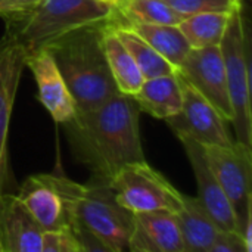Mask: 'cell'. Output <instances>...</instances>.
Segmentation results:
<instances>
[{"mask_svg": "<svg viewBox=\"0 0 252 252\" xmlns=\"http://www.w3.org/2000/svg\"><path fill=\"white\" fill-rule=\"evenodd\" d=\"M103 50L118 92L133 96L145 78L133 56L117 37L111 25H106L103 30Z\"/></svg>", "mask_w": 252, "mask_h": 252, "instance_id": "ac0fdd59", "label": "cell"}, {"mask_svg": "<svg viewBox=\"0 0 252 252\" xmlns=\"http://www.w3.org/2000/svg\"><path fill=\"white\" fill-rule=\"evenodd\" d=\"M27 66L31 69L38 100L58 124L68 123L75 115V103L47 49H40L27 56Z\"/></svg>", "mask_w": 252, "mask_h": 252, "instance_id": "7c38bea8", "label": "cell"}, {"mask_svg": "<svg viewBox=\"0 0 252 252\" xmlns=\"http://www.w3.org/2000/svg\"><path fill=\"white\" fill-rule=\"evenodd\" d=\"M139 109L159 120L176 115L182 108V84L177 71L173 74L145 78L131 96Z\"/></svg>", "mask_w": 252, "mask_h": 252, "instance_id": "2e32d148", "label": "cell"}, {"mask_svg": "<svg viewBox=\"0 0 252 252\" xmlns=\"http://www.w3.org/2000/svg\"><path fill=\"white\" fill-rule=\"evenodd\" d=\"M77 183L61 173L30 176L16 196L28 208L43 230L71 226L72 196Z\"/></svg>", "mask_w": 252, "mask_h": 252, "instance_id": "ba28073f", "label": "cell"}, {"mask_svg": "<svg viewBox=\"0 0 252 252\" xmlns=\"http://www.w3.org/2000/svg\"><path fill=\"white\" fill-rule=\"evenodd\" d=\"M124 25L130 27L136 34H139L162 58H165L176 69L180 66V63L185 61V58L192 49L186 37L180 31L179 25L139 24V22H128Z\"/></svg>", "mask_w": 252, "mask_h": 252, "instance_id": "d6986e66", "label": "cell"}, {"mask_svg": "<svg viewBox=\"0 0 252 252\" xmlns=\"http://www.w3.org/2000/svg\"><path fill=\"white\" fill-rule=\"evenodd\" d=\"M140 112L136 100L123 93L90 111L77 112L62 124L74 159L93 176L108 180L123 165L146 159L140 140Z\"/></svg>", "mask_w": 252, "mask_h": 252, "instance_id": "6da1fadb", "label": "cell"}, {"mask_svg": "<svg viewBox=\"0 0 252 252\" xmlns=\"http://www.w3.org/2000/svg\"><path fill=\"white\" fill-rule=\"evenodd\" d=\"M4 21V37L31 55L69 32L117 25L123 18L115 0H38L30 10Z\"/></svg>", "mask_w": 252, "mask_h": 252, "instance_id": "7a4b0ae2", "label": "cell"}, {"mask_svg": "<svg viewBox=\"0 0 252 252\" xmlns=\"http://www.w3.org/2000/svg\"><path fill=\"white\" fill-rule=\"evenodd\" d=\"M111 27L115 31L117 37L123 41V44L127 47V50L133 56L143 78H152V77H158V75L173 74L177 71L165 58H162L149 43H146L130 27H127L124 24H117V25H111Z\"/></svg>", "mask_w": 252, "mask_h": 252, "instance_id": "ffe728a7", "label": "cell"}, {"mask_svg": "<svg viewBox=\"0 0 252 252\" xmlns=\"http://www.w3.org/2000/svg\"><path fill=\"white\" fill-rule=\"evenodd\" d=\"M38 0H0V16L3 19L13 18L30 10Z\"/></svg>", "mask_w": 252, "mask_h": 252, "instance_id": "4316f807", "label": "cell"}, {"mask_svg": "<svg viewBox=\"0 0 252 252\" xmlns=\"http://www.w3.org/2000/svg\"><path fill=\"white\" fill-rule=\"evenodd\" d=\"M103 30L105 27L83 28L43 47L62 74L75 103V114L90 111L120 93L105 56Z\"/></svg>", "mask_w": 252, "mask_h": 252, "instance_id": "3957f363", "label": "cell"}, {"mask_svg": "<svg viewBox=\"0 0 252 252\" xmlns=\"http://www.w3.org/2000/svg\"><path fill=\"white\" fill-rule=\"evenodd\" d=\"M179 78L182 84V108L176 115L165 120L179 140L189 139L202 146H227L233 143L236 139L230 136L227 121L188 81L180 75Z\"/></svg>", "mask_w": 252, "mask_h": 252, "instance_id": "9c48e42d", "label": "cell"}, {"mask_svg": "<svg viewBox=\"0 0 252 252\" xmlns=\"http://www.w3.org/2000/svg\"><path fill=\"white\" fill-rule=\"evenodd\" d=\"M210 252H251V250L238 232L220 230Z\"/></svg>", "mask_w": 252, "mask_h": 252, "instance_id": "d4e9b609", "label": "cell"}, {"mask_svg": "<svg viewBox=\"0 0 252 252\" xmlns=\"http://www.w3.org/2000/svg\"><path fill=\"white\" fill-rule=\"evenodd\" d=\"M41 252H81L80 244L71 226L43 230Z\"/></svg>", "mask_w": 252, "mask_h": 252, "instance_id": "cb8c5ba5", "label": "cell"}, {"mask_svg": "<svg viewBox=\"0 0 252 252\" xmlns=\"http://www.w3.org/2000/svg\"><path fill=\"white\" fill-rule=\"evenodd\" d=\"M128 251L185 252L176 213L157 210L133 214Z\"/></svg>", "mask_w": 252, "mask_h": 252, "instance_id": "4fadbf2b", "label": "cell"}, {"mask_svg": "<svg viewBox=\"0 0 252 252\" xmlns=\"http://www.w3.org/2000/svg\"><path fill=\"white\" fill-rule=\"evenodd\" d=\"M238 1H244V0H238Z\"/></svg>", "mask_w": 252, "mask_h": 252, "instance_id": "83f0119b", "label": "cell"}, {"mask_svg": "<svg viewBox=\"0 0 252 252\" xmlns=\"http://www.w3.org/2000/svg\"><path fill=\"white\" fill-rule=\"evenodd\" d=\"M71 208V226H81L96 235L109 252L128 251L133 213L117 201L108 179L92 174L87 185L77 183Z\"/></svg>", "mask_w": 252, "mask_h": 252, "instance_id": "277c9868", "label": "cell"}, {"mask_svg": "<svg viewBox=\"0 0 252 252\" xmlns=\"http://www.w3.org/2000/svg\"><path fill=\"white\" fill-rule=\"evenodd\" d=\"M168 3L179 15L183 18L204 13V12H224L232 13L242 6V1L238 0H164Z\"/></svg>", "mask_w": 252, "mask_h": 252, "instance_id": "603a6c76", "label": "cell"}, {"mask_svg": "<svg viewBox=\"0 0 252 252\" xmlns=\"http://www.w3.org/2000/svg\"><path fill=\"white\" fill-rule=\"evenodd\" d=\"M177 74L202 94L229 124L233 120L226 69L220 46L190 49Z\"/></svg>", "mask_w": 252, "mask_h": 252, "instance_id": "30bf717a", "label": "cell"}, {"mask_svg": "<svg viewBox=\"0 0 252 252\" xmlns=\"http://www.w3.org/2000/svg\"><path fill=\"white\" fill-rule=\"evenodd\" d=\"M25 49L3 35L0 40V193L12 186V170L9 162V124L18 84L27 68Z\"/></svg>", "mask_w": 252, "mask_h": 252, "instance_id": "8fae6325", "label": "cell"}, {"mask_svg": "<svg viewBox=\"0 0 252 252\" xmlns=\"http://www.w3.org/2000/svg\"><path fill=\"white\" fill-rule=\"evenodd\" d=\"M185 152L188 155V159L192 165L196 185H198V199L204 205V208L208 211V214L214 219L217 226L221 230H235L236 232V217L233 207L227 196L224 195L221 186L219 185L216 176L213 174L205 154L204 146L189 140V139H180Z\"/></svg>", "mask_w": 252, "mask_h": 252, "instance_id": "9a60e30c", "label": "cell"}, {"mask_svg": "<svg viewBox=\"0 0 252 252\" xmlns=\"http://www.w3.org/2000/svg\"><path fill=\"white\" fill-rule=\"evenodd\" d=\"M115 4L123 18L121 22L124 24L139 22L179 25L183 19V16L164 0H115Z\"/></svg>", "mask_w": 252, "mask_h": 252, "instance_id": "7402d4cb", "label": "cell"}, {"mask_svg": "<svg viewBox=\"0 0 252 252\" xmlns=\"http://www.w3.org/2000/svg\"><path fill=\"white\" fill-rule=\"evenodd\" d=\"M232 13L204 12L183 18L179 28L192 49L219 46Z\"/></svg>", "mask_w": 252, "mask_h": 252, "instance_id": "44dd1931", "label": "cell"}, {"mask_svg": "<svg viewBox=\"0 0 252 252\" xmlns=\"http://www.w3.org/2000/svg\"><path fill=\"white\" fill-rule=\"evenodd\" d=\"M109 185L117 201L133 214L157 210L177 213L183 199V193L146 159L123 165L109 179Z\"/></svg>", "mask_w": 252, "mask_h": 252, "instance_id": "52a82bcc", "label": "cell"}, {"mask_svg": "<svg viewBox=\"0 0 252 252\" xmlns=\"http://www.w3.org/2000/svg\"><path fill=\"white\" fill-rule=\"evenodd\" d=\"M204 154L233 207L236 232L252 251V148L235 140L227 146H204Z\"/></svg>", "mask_w": 252, "mask_h": 252, "instance_id": "8992f818", "label": "cell"}, {"mask_svg": "<svg viewBox=\"0 0 252 252\" xmlns=\"http://www.w3.org/2000/svg\"><path fill=\"white\" fill-rule=\"evenodd\" d=\"M71 227H72L75 238L80 244L81 252H109L108 247L87 229H84L81 226H71Z\"/></svg>", "mask_w": 252, "mask_h": 252, "instance_id": "484cf974", "label": "cell"}, {"mask_svg": "<svg viewBox=\"0 0 252 252\" xmlns=\"http://www.w3.org/2000/svg\"><path fill=\"white\" fill-rule=\"evenodd\" d=\"M219 46L233 111L230 124L235 128L236 140L252 148L251 34L242 6L232 12Z\"/></svg>", "mask_w": 252, "mask_h": 252, "instance_id": "5b68a950", "label": "cell"}, {"mask_svg": "<svg viewBox=\"0 0 252 252\" xmlns=\"http://www.w3.org/2000/svg\"><path fill=\"white\" fill-rule=\"evenodd\" d=\"M185 252H210L217 233L221 230L199 199L183 195L176 213Z\"/></svg>", "mask_w": 252, "mask_h": 252, "instance_id": "e0dca14e", "label": "cell"}, {"mask_svg": "<svg viewBox=\"0 0 252 252\" xmlns=\"http://www.w3.org/2000/svg\"><path fill=\"white\" fill-rule=\"evenodd\" d=\"M43 227L16 193H0V252H41Z\"/></svg>", "mask_w": 252, "mask_h": 252, "instance_id": "5bb4252c", "label": "cell"}]
</instances>
